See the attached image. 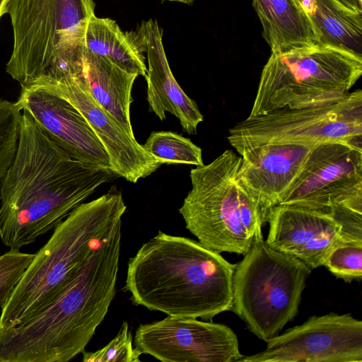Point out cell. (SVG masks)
<instances>
[{"label":"cell","instance_id":"obj_1","mask_svg":"<svg viewBox=\"0 0 362 362\" xmlns=\"http://www.w3.org/2000/svg\"><path fill=\"white\" fill-rule=\"evenodd\" d=\"M22 111L16 151L0 181V239L14 250L54 229L99 186L117 177L73 158Z\"/></svg>","mask_w":362,"mask_h":362},{"label":"cell","instance_id":"obj_2","mask_svg":"<svg viewBox=\"0 0 362 362\" xmlns=\"http://www.w3.org/2000/svg\"><path fill=\"white\" fill-rule=\"evenodd\" d=\"M121 240L122 227L47 306L0 329V362H66L85 350L115 295Z\"/></svg>","mask_w":362,"mask_h":362},{"label":"cell","instance_id":"obj_3","mask_svg":"<svg viewBox=\"0 0 362 362\" xmlns=\"http://www.w3.org/2000/svg\"><path fill=\"white\" fill-rule=\"evenodd\" d=\"M235 266L198 241L159 231L129 259L124 288L149 310L211 320L231 309Z\"/></svg>","mask_w":362,"mask_h":362},{"label":"cell","instance_id":"obj_4","mask_svg":"<svg viewBox=\"0 0 362 362\" xmlns=\"http://www.w3.org/2000/svg\"><path fill=\"white\" fill-rule=\"evenodd\" d=\"M115 187L76 206L35 254L9 299L1 308L0 329L21 324L42 310L64 289L115 230L126 211Z\"/></svg>","mask_w":362,"mask_h":362},{"label":"cell","instance_id":"obj_5","mask_svg":"<svg viewBox=\"0 0 362 362\" xmlns=\"http://www.w3.org/2000/svg\"><path fill=\"white\" fill-rule=\"evenodd\" d=\"M13 33L6 71L21 86L84 76V37L93 0H8Z\"/></svg>","mask_w":362,"mask_h":362},{"label":"cell","instance_id":"obj_6","mask_svg":"<svg viewBox=\"0 0 362 362\" xmlns=\"http://www.w3.org/2000/svg\"><path fill=\"white\" fill-rule=\"evenodd\" d=\"M241 157L226 150L207 165L190 170L192 189L179 213L186 228L205 247L246 254L263 239L267 217L238 177Z\"/></svg>","mask_w":362,"mask_h":362},{"label":"cell","instance_id":"obj_7","mask_svg":"<svg viewBox=\"0 0 362 362\" xmlns=\"http://www.w3.org/2000/svg\"><path fill=\"white\" fill-rule=\"evenodd\" d=\"M362 74V55L322 44L271 52L249 116L324 105L349 93Z\"/></svg>","mask_w":362,"mask_h":362},{"label":"cell","instance_id":"obj_8","mask_svg":"<svg viewBox=\"0 0 362 362\" xmlns=\"http://www.w3.org/2000/svg\"><path fill=\"white\" fill-rule=\"evenodd\" d=\"M311 270L293 255L258 240L235 266L230 310L267 342L296 316Z\"/></svg>","mask_w":362,"mask_h":362},{"label":"cell","instance_id":"obj_9","mask_svg":"<svg viewBox=\"0 0 362 362\" xmlns=\"http://www.w3.org/2000/svg\"><path fill=\"white\" fill-rule=\"evenodd\" d=\"M228 140L238 152L271 143L341 141L362 148V91L324 105L248 116L229 129Z\"/></svg>","mask_w":362,"mask_h":362},{"label":"cell","instance_id":"obj_10","mask_svg":"<svg viewBox=\"0 0 362 362\" xmlns=\"http://www.w3.org/2000/svg\"><path fill=\"white\" fill-rule=\"evenodd\" d=\"M278 204L362 214V148L341 141L317 144Z\"/></svg>","mask_w":362,"mask_h":362},{"label":"cell","instance_id":"obj_11","mask_svg":"<svg viewBox=\"0 0 362 362\" xmlns=\"http://www.w3.org/2000/svg\"><path fill=\"white\" fill-rule=\"evenodd\" d=\"M240 362H362V321L351 314L312 316Z\"/></svg>","mask_w":362,"mask_h":362},{"label":"cell","instance_id":"obj_12","mask_svg":"<svg viewBox=\"0 0 362 362\" xmlns=\"http://www.w3.org/2000/svg\"><path fill=\"white\" fill-rule=\"evenodd\" d=\"M134 344L142 354L163 362H238L243 357L232 329L197 318L168 316L141 324Z\"/></svg>","mask_w":362,"mask_h":362},{"label":"cell","instance_id":"obj_13","mask_svg":"<svg viewBox=\"0 0 362 362\" xmlns=\"http://www.w3.org/2000/svg\"><path fill=\"white\" fill-rule=\"evenodd\" d=\"M267 222V244L293 255L312 269L322 266L328 250L345 233L362 235L361 220L291 205L272 207Z\"/></svg>","mask_w":362,"mask_h":362},{"label":"cell","instance_id":"obj_14","mask_svg":"<svg viewBox=\"0 0 362 362\" xmlns=\"http://www.w3.org/2000/svg\"><path fill=\"white\" fill-rule=\"evenodd\" d=\"M33 86L65 99L81 112L106 151L111 170L117 177L136 183L162 165L95 102L87 88L85 76L79 80L71 78Z\"/></svg>","mask_w":362,"mask_h":362},{"label":"cell","instance_id":"obj_15","mask_svg":"<svg viewBox=\"0 0 362 362\" xmlns=\"http://www.w3.org/2000/svg\"><path fill=\"white\" fill-rule=\"evenodd\" d=\"M16 104L73 158L111 170L109 156L81 112L59 95L35 86H21Z\"/></svg>","mask_w":362,"mask_h":362},{"label":"cell","instance_id":"obj_16","mask_svg":"<svg viewBox=\"0 0 362 362\" xmlns=\"http://www.w3.org/2000/svg\"><path fill=\"white\" fill-rule=\"evenodd\" d=\"M315 143H271L242 149L238 177L264 215L298 176Z\"/></svg>","mask_w":362,"mask_h":362},{"label":"cell","instance_id":"obj_17","mask_svg":"<svg viewBox=\"0 0 362 362\" xmlns=\"http://www.w3.org/2000/svg\"><path fill=\"white\" fill-rule=\"evenodd\" d=\"M146 54L147 101L151 111L161 120L165 112L175 116L185 132L195 134L204 119L195 101L182 89L175 78L163 44V30L156 21H143L136 31Z\"/></svg>","mask_w":362,"mask_h":362},{"label":"cell","instance_id":"obj_18","mask_svg":"<svg viewBox=\"0 0 362 362\" xmlns=\"http://www.w3.org/2000/svg\"><path fill=\"white\" fill-rule=\"evenodd\" d=\"M83 72L87 88L95 102L127 133L134 137L130 120V105L133 101L132 90L138 75L85 47Z\"/></svg>","mask_w":362,"mask_h":362},{"label":"cell","instance_id":"obj_19","mask_svg":"<svg viewBox=\"0 0 362 362\" xmlns=\"http://www.w3.org/2000/svg\"><path fill=\"white\" fill-rule=\"evenodd\" d=\"M271 52L318 43L309 18L294 0H252Z\"/></svg>","mask_w":362,"mask_h":362},{"label":"cell","instance_id":"obj_20","mask_svg":"<svg viewBox=\"0 0 362 362\" xmlns=\"http://www.w3.org/2000/svg\"><path fill=\"white\" fill-rule=\"evenodd\" d=\"M305 12L318 44L343 48L362 55V12L338 0H294Z\"/></svg>","mask_w":362,"mask_h":362},{"label":"cell","instance_id":"obj_21","mask_svg":"<svg viewBox=\"0 0 362 362\" xmlns=\"http://www.w3.org/2000/svg\"><path fill=\"white\" fill-rule=\"evenodd\" d=\"M84 47L129 72L146 75L144 51L137 33L122 30L112 19L93 16L86 27Z\"/></svg>","mask_w":362,"mask_h":362},{"label":"cell","instance_id":"obj_22","mask_svg":"<svg viewBox=\"0 0 362 362\" xmlns=\"http://www.w3.org/2000/svg\"><path fill=\"white\" fill-rule=\"evenodd\" d=\"M142 146L161 164H204L199 146L189 139L172 132H153Z\"/></svg>","mask_w":362,"mask_h":362},{"label":"cell","instance_id":"obj_23","mask_svg":"<svg viewBox=\"0 0 362 362\" xmlns=\"http://www.w3.org/2000/svg\"><path fill=\"white\" fill-rule=\"evenodd\" d=\"M322 266L351 283L362 279V235L346 233L327 252Z\"/></svg>","mask_w":362,"mask_h":362},{"label":"cell","instance_id":"obj_24","mask_svg":"<svg viewBox=\"0 0 362 362\" xmlns=\"http://www.w3.org/2000/svg\"><path fill=\"white\" fill-rule=\"evenodd\" d=\"M21 117L16 103L0 100V181L16 151Z\"/></svg>","mask_w":362,"mask_h":362},{"label":"cell","instance_id":"obj_25","mask_svg":"<svg viewBox=\"0 0 362 362\" xmlns=\"http://www.w3.org/2000/svg\"><path fill=\"white\" fill-rule=\"evenodd\" d=\"M83 362H140L141 351L133 346V337L127 322H124L117 334L104 347L85 351Z\"/></svg>","mask_w":362,"mask_h":362},{"label":"cell","instance_id":"obj_26","mask_svg":"<svg viewBox=\"0 0 362 362\" xmlns=\"http://www.w3.org/2000/svg\"><path fill=\"white\" fill-rule=\"evenodd\" d=\"M35 254L10 249L0 255V307L9 299Z\"/></svg>","mask_w":362,"mask_h":362},{"label":"cell","instance_id":"obj_27","mask_svg":"<svg viewBox=\"0 0 362 362\" xmlns=\"http://www.w3.org/2000/svg\"><path fill=\"white\" fill-rule=\"evenodd\" d=\"M338 1L354 11L362 12V1H361V0H338Z\"/></svg>","mask_w":362,"mask_h":362},{"label":"cell","instance_id":"obj_28","mask_svg":"<svg viewBox=\"0 0 362 362\" xmlns=\"http://www.w3.org/2000/svg\"><path fill=\"white\" fill-rule=\"evenodd\" d=\"M8 0H0V18L1 17L7 13V4Z\"/></svg>","mask_w":362,"mask_h":362},{"label":"cell","instance_id":"obj_29","mask_svg":"<svg viewBox=\"0 0 362 362\" xmlns=\"http://www.w3.org/2000/svg\"><path fill=\"white\" fill-rule=\"evenodd\" d=\"M163 1H175V2H180V3L190 5L194 2V0H163Z\"/></svg>","mask_w":362,"mask_h":362},{"label":"cell","instance_id":"obj_30","mask_svg":"<svg viewBox=\"0 0 362 362\" xmlns=\"http://www.w3.org/2000/svg\"><path fill=\"white\" fill-rule=\"evenodd\" d=\"M361 1H362V0H361Z\"/></svg>","mask_w":362,"mask_h":362}]
</instances>
